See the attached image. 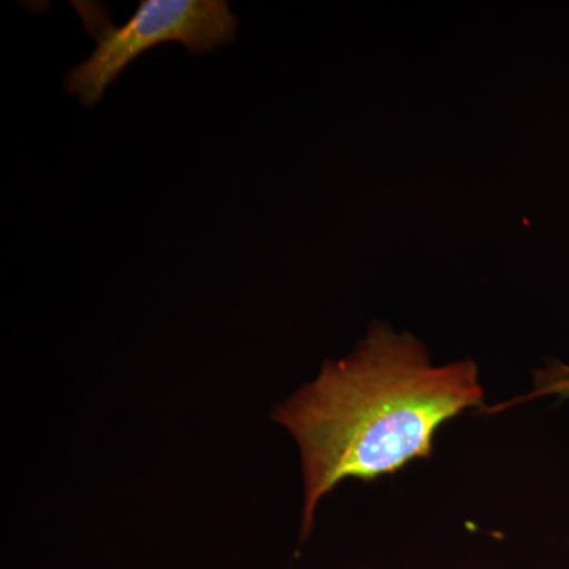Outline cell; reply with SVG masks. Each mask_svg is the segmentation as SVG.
<instances>
[{
  "label": "cell",
  "instance_id": "cell-1",
  "mask_svg": "<svg viewBox=\"0 0 569 569\" xmlns=\"http://www.w3.org/2000/svg\"><path fill=\"white\" fill-rule=\"evenodd\" d=\"M481 402L475 362L433 367L415 337L373 326L353 355L326 362L272 415L301 449L305 535L343 479L372 481L429 458L440 426Z\"/></svg>",
  "mask_w": 569,
  "mask_h": 569
},
{
  "label": "cell",
  "instance_id": "cell-2",
  "mask_svg": "<svg viewBox=\"0 0 569 569\" xmlns=\"http://www.w3.org/2000/svg\"><path fill=\"white\" fill-rule=\"evenodd\" d=\"M86 32L96 41L92 54L66 77V91L91 108L142 52L181 43L193 54L230 44L238 20L224 0H141L133 17L116 26L103 3L77 2Z\"/></svg>",
  "mask_w": 569,
  "mask_h": 569
},
{
  "label": "cell",
  "instance_id": "cell-3",
  "mask_svg": "<svg viewBox=\"0 0 569 569\" xmlns=\"http://www.w3.org/2000/svg\"><path fill=\"white\" fill-rule=\"evenodd\" d=\"M548 395L569 396V366L557 362L549 369L538 372L537 387L531 395L527 396V399Z\"/></svg>",
  "mask_w": 569,
  "mask_h": 569
}]
</instances>
